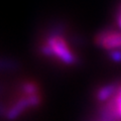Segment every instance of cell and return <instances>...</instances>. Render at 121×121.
<instances>
[{
	"mask_svg": "<svg viewBox=\"0 0 121 121\" xmlns=\"http://www.w3.org/2000/svg\"><path fill=\"white\" fill-rule=\"evenodd\" d=\"M40 104V97L39 94H33V95L25 96L23 98H20L16 103L13 104L11 107L6 111L5 117L7 120H14L18 116L22 114L25 109L36 107Z\"/></svg>",
	"mask_w": 121,
	"mask_h": 121,
	"instance_id": "obj_2",
	"label": "cell"
},
{
	"mask_svg": "<svg viewBox=\"0 0 121 121\" xmlns=\"http://www.w3.org/2000/svg\"><path fill=\"white\" fill-rule=\"evenodd\" d=\"M37 90H39L37 89V86L35 84V83H31V82L24 83L23 86H22V91L24 92V94L26 96L37 94Z\"/></svg>",
	"mask_w": 121,
	"mask_h": 121,
	"instance_id": "obj_5",
	"label": "cell"
},
{
	"mask_svg": "<svg viewBox=\"0 0 121 121\" xmlns=\"http://www.w3.org/2000/svg\"><path fill=\"white\" fill-rule=\"evenodd\" d=\"M96 43L107 51L121 48V32L112 30H105L100 32L96 37Z\"/></svg>",
	"mask_w": 121,
	"mask_h": 121,
	"instance_id": "obj_3",
	"label": "cell"
},
{
	"mask_svg": "<svg viewBox=\"0 0 121 121\" xmlns=\"http://www.w3.org/2000/svg\"><path fill=\"white\" fill-rule=\"evenodd\" d=\"M118 87L116 84H107L97 91L96 93V99L99 102H106L108 100H110L112 97L115 96V94L118 90Z\"/></svg>",
	"mask_w": 121,
	"mask_h": 121,
	"instance_id": "obj_4",
	"label": "cell"
},
{
	"mask_svg": "<svg viewBox=\"0 0 121 121\" xmlns=\"http://www.w3.org/2000/svg\"><path fill=\"white\" fill-rule=\"evenodd\" d=\"M113 101H114V104L116 106V110H117V113L121 119V86L118 87V90L115 94L114 97H112Z\"/></svg>",
	"mask_w": 121,
	"mask_h": 121,
	"instance_id": "obj_6",
	"label": "cell"
},
{
	"mask_svg": "<svg viewBox=\"0 0 121 121\" xmlns=\"http://www.w3.org/2000/svg\"><path fill=\"white\" fill-rule=\"evenodd\" d=\"M41 54L47 56H56L60 62L68 66L77 62V56L68 47L66 40L60 35H52L41 47Z\"/></svg>",
	"mask_w": 121,
	"mask_h": 121,
	"instance_id": "obj_1",
	"label": "cell"
},
{
	"mask_svg": "<svg viewBox=\"0 0 121 121\" xmlns=\"http://www.w3.org/2000/svg\"><path fill=\"white\" fill-rule=\"evenodd\" d=\"M109 58L114 63H121V48L109 51Z\"/></svg>",
	"mask_w": 121,
	"mask_h": 121,
	"instance_id": "obj_7",
	"label": "cell"
},
{
	"mask_svg": "<svg viewBox=\"0 0 121 121\" xmlns=\"http://www.w3.org/2000/svg\"><path fill=\"white\" fill-rule=\"evenodd\" d=\"M118 24L121 27V7H120V11H119V14H118Z\"/></svg>",
	"mask_w": 121,
	"mask_h": 121,
	"instance_id": "obj_8",
	"label": "cell"
}]
</instances>
